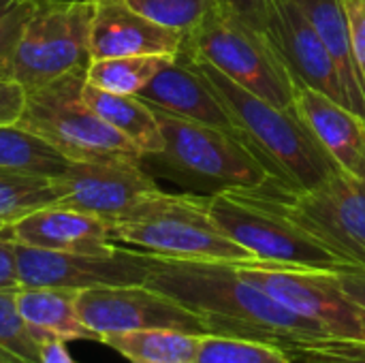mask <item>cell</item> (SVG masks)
Returning <instances> with one entry per match:
<instances>
[{"label":"cell","instance_id":"1","mask_svg":"<svg viewBox=\"0 0 365 363\" xmlns=\"http://www.w3.org/2000/svg\"><path fill=\"white\" fill-rule=\"evenodd\" d=\"M143 285L199 317L207 334L252 338L284 349L331 338L319 323L287 310L246 282L235 263L184 261L148 252Z\"/></svg>","mask_w":365,"mask_h":363},{"label":"cell","instance_id":"2","mask_svg":"<svg viewBox=\"0 0 365 363\" xmlns=\"http://www.w3.org/2000/svg\"><path fill=\"white\" fill-rule=\"evenodd\" d=\"M186 60L210 83L231 118L235 133L282 184L310 188L338 171V165L321 148L295 109H282L248 92L207 62Z\"/></svg>","mask_w":365,"mask_h":363},{"label":"cell","instance_id":"3","mask_svg":"<svg viewBox=\"0 0 365 363\" xmlns=\"http://www.w3.org/2000/svg\"><path fill=\"white\" fill-rule=\"evenodd\" d=\"M109 227L115 244L167 259L220 263L255 261L248 250L214 223L205 197L197 195L158 190L126 216L109 223Z\"/></svg>","mask_w":365,"mask_h":363},{"label":"cell","instance_id":"4","mask_svg":"<svg viewBox=\"0 0 365 363\" xmlns=\"http://www.w3.org/2000/svg\"><path fill=\"white\" fill-rule=\"evenodd\" d=\"M154 113L165 145L156 154H145L143 165H152L186 186H207L212 193L280 182L237 133L186 120L158 107Z\"/></svg>","mask_w":365,"mask_h":363},{"label":"cell","instance_id":"5","mask_svg":"<svg viewBox=\"0 0 365 363\" xmlns=\"http://www.w3.org/2000/svg\"><path fill=\"white\" fill-rule=\"evenodd\" d=\"M182 56L207 62L248 92L295 109L297 81L267 34L244 15L212 2L197 28L184 34Z\"/></svg>","mask_w":365,"mask_h":363},{"label":"cell","instance_id":"6","mask_svg":"<svg viewBox=\"0 0 365 363\" xmlns=\"http://www.w3.org/2000/svg\"><path fill=\"white\" fill-rule=\"evenodd\" d=\"M83 83L86 73H71L24 90V107L15 124L38 135L73 163L141 160L143 154L83 101Z\"/></svg>","mask_w":365,"mask_h":363},{"label":"cell","instance_id":"7","mask_svg":"<svg viewBox=\"0 0 365 363\" xmlns=\"http://www.w3.org/2000/svg\"><path fill=\"white\" fill-rule=\"evenodd\" d=\"M214 223L255 261L338 272L351 267L314 235L261 201L250 188H227L205 197Z\"/></svg>","mask_w":365,"mask_h":363},{"label":"cell","instance_id":"8","mask_svg":"<svg viewBox=\"0 0 365 363\" xmlns=\"http://www.w3.org/2000/svg\"><path fill=\"white\" fill-rule=\"evenodd\" d=\"M351 267L365 270V180L342 169L310 188L269 182L250 188Z\"/></svg>","mask_w":365,"mask_h":363},{"label":"cell","instance_id":"9","mask_svg":"<svg viewBox=\"0 0 365 363\" xmlns=\"http://www.w3.org/2000/svg\"><path fill=\"white\" fill-rule=\"evenodd\" d=\"M94 2L32 0L4 79L34 90L92 62L90 28Z\"/></svg>","mask_w":365,"mask_h":363},{"label":"cell","instance_id":"10","mask_svg":"<svg viewBox=\"0 0 365 363\" xmlns=\"http://www.w3.org/2000/svg\"><path fill=\"white\" fill-rule=\"evenodd\" d=\"M235 270L287 310L325 327L331 338L365 340L361 310L344 293L336 272L265 261L235 263Z\"/></svg>","mask_w":365,"mask_h":363},{"label":"cell","instance_id":"11","mask_svg":"<svg viewBox=\"0 0 365 363\" xmlns=\"http://www.w3.org/2000/svg\"><path fill=\"white\" fill-rule=\"evenodd\" d=\"M17 272L21 287H58L86 291L96 287L143 285L148 252L115 246L109 252H53L17 244Z\"/></svg>","mask_w":365,"mask_h":363},{"label":"cell","instance_id":"12","mask_svg":"<svg viewBox=\"0 0 365 363\" xmlns=\"http://www.w3.org/2000/svg\"><path fill=\"white\" fill-rule=\"evenodd\" d=\"M58 201L71 210H79L113 223L126 216L143 199L158 193L160 186L141 160L113 163H71L51 180Z\"/></svg>","mask_w":365,"mask_h":363},{"label":"cell","instance_id":"13","mask_svg":"<svg viewBox=\"0 0 365 363\" xmlns=\"http://www.w3.org/2000/svg\"><path fill=\"white\" fill-rule=\"evenodd\" d=\"M77 310L81 321L94 336L171 327L192 334H207L205 325L190 310L173 302L171 297L145 287H96L77 291Z\"/></svg>","mask_w":365,"mask_h":363},{"label":"cell","instance_id":"14","mask_svg":"<svg viewBox=\"0 0 365 363\" xmlns=\"http://www.w3.org/2000/svg\"><path fill=\"white\" fill-rule=\"evenodd\" d=\"M255 26H259L274 43L297 86L319 90L351 109L334 58L295 0H272L257 17Z\"/></svg>","mask_w":365,"mask_h":363},{"label":"cell","instance_id":"15","mask_svg":"<svg viewBox=\"0 0 365 363\" xmlns=\"http://www.w3.org/2000/svg\"><path fill=\"white\" fill-rule=\"evenodd\" d=\"M90 47L92 60L122 56H165L175 58L184 34L169 30L130 9L124 0H92Z\"/></svg>","mask_w":365,"mask_h":363},{"label":"cell","instance_id":"16","mask_svg":"<svg viewBox=\"0 0 365 363\" xmlns=\"http://www.w3.org/2000/svg\"><path fill=\"white\" fill-rule=\"evenodd\" d=\"M11 227L17 244L41 250L101 255L118 246L107 220L56 203L17 218Z\"/></svg>","mask_w":365,"mask_h":363},{"label":"cell","instance_id":"17","mask_svg":"<svg viewBox=\"0 0 365 363\" xmlns=\"http://www.w3.org/2000/svg\"><path fill=\"white\" fill-rule=\"evenodd\" d=\"M295 111L338 169L365 180V120L331 96L297 86Z\"/></svg>","mask_w":365,"mask_h":363},{"label":"cell","instance_id":"18","mask_svg":"<svg viewBox=\"0 0 365 363\" xmlns=\"http://www.w3.org/2000/svg\"><path fill=\"white\" fill-rule=\"evenodd\" d=\"M137 96L143 98L148 105L173 116L235 133L231 118L227 116L210 83L182 56L171 58Z\"/></svg>","mask_w":365,"mask_h":363},{"label":"cell","instance_id":"19","mask_svg":"<svg viewBox=\"0 0 365 363\" xmlns=\"http://www.w3.org/2000/svg\"><path fill=\"white\" fill-rule=\"evenodd\" d=\"M295 2L306 13L310 24L317 28L329 56L334 58L342 83L346 88L351 109L365 120V81L357 66L353 39H351V24L344 13L342 0H295Z\"/></svg>","mask_w":365,"mask_h":363},{"label":"cell","instance_id":"20","mask_svg":"<svg viewBox=\"0 0 365 363\" xmlns=\"http://www.w3.org/2000/svg\"><path fill=\"white\" fill-rule=\"evenodd\" d=\"M83 101L120 135H124L143 156L156 154L163 150V133L154 113V107L139 96L113 94L101 88L90 86L88 81L81 88Z\"/></svg>","mask_w":365,"mask_h":363},{"label":"cell","instance_id":"21","mask_svg":"<svg viewBox=\"0 0 365 363\" xmlns=\"http://www.w3.org/2000/svg\"><path fill=\"white\" fill-rule=\"evenodd\" d=\"M17 306L21 317L30 327L53 334L66 342L90 340L98 342L92 329L79 317L77 310V291L58 289V287H19Z\"/></svg>","mask_w":365,"mask_h":363},{"label":"cell","instance_id":"22","mask_svg":"<svg viewBox=\"0 0 365 363\" xmlns=\"http://www.w3.org/2000/svg\"><path fill=\"white\" fill-rule=\"evenodd\" d=\"M201 334L154 327L109 334L101 338V344L113 349L130 363H184L195 362Z\"/></svg>","mask_w":365,"mask_h":363},{"label":"cell","instance_id":"23","mask_svg":"<svg viewBox=\"0 0 365 363\" xmlns=\"http://www.w3.org/2000/svg\"><path fill=\"white\" fill-rule=\"evenodd\" d=\"M73 160L60 154L38 135L11 124H0V169L47 178H58Z\"/></svg>","mask_w":365,"mask_h":363},{"label":"cell","instance_id":"24","mask_svg":"<svg viewBox=\"0 0 365 363\" xmlns=\"http://www.w3.org/2000/svg\"><path fill=\"white\" fill-rule=\"evenodd\" d=\"M169 60L171 58L165 56H122L92 60L86 71V81L113 94L137 96Z\"/></svg>","mask_w":365,"mask_h":363},{"label":"cell","instance_id":"25","mask_svg":"<svg viewBox=\"0 0 365 363\" xmlns=\"http://www.w3.org/2000/svg\"><path fill=\"white\" fill-rule=\"evenodd\" d=\"M195 363H291V357L284 347L272 342L201 334Z\"/></svg>","mask_w":365,"mask_h":363},{"label":"cell","instance_id":"26","mask_svg":"<svg viewBox=\"0 0 365 363\" xmlns=\"http://www.w3.org/2000/svg\"><path fill=\"white\" fill-rule=\"evenodd\" d=\"M58 201L51 180L0 169V218L15 223L17 218Z\"/></svg>","mask_w":365,"mask_h":363},{"label":"cell","instance_id":"27","mask_svg":"<svg viewBox=\"0 0 365 363\" xmlns=\"http://www.w3.org/2000/svg\"><path fill=\"white\" fill-rule=\"evenodd\" d=\"M17 289H0V347L21 362L38 363L36 332L19 312Z\"/></svg>","mask_w":365,"mask_h":363},{"label":"cell","instance_id":"28","mask_svg":"<svg viewBox=\"0 0 365 363\" xmlns=\"http://www.w3.org/2000/svg\"><path fill=\"white\" fill-rule=\"evenodd\" d=\"M143 17L182 34L190 32L207 15L214 0H124Z\"/></svg>","mask_w":365,"mask_h":363},{"label":"cell","instance_id":"29","mask_svg":"<svg viewBox=\"0 0 365 363\" xmlns=\"http://www.w3.org/2000/svg\"><path fill=\"white\" fill-rule=\"evenodd\" d=\"M291 363H365V340L325 338L287 347Z\"/></svg>","mask_w":365,"mask_h":363},{"label":"cell","instance_id":"30","mask_svg":"<svg viewBox=\"0 0 365 363\" xmlns=\"http://www.w3.org/2000/svg\"><path fill=\"white\" fill-rule=\"evenodd\" d=\"M30 9L32 0H0V79L6 75L15 43Z\"/></svg>","mask_w":365,"mask_h":363},{"label":"cell","instance_id":"31","mask_svg":"<svg viewBox=\"0 0 365 363\" xmlns=\"http://www.w3.org/2000/svg\"><path fill=\"white\" fill-rule=\"evenodd\" d=\"M17 242L13 235L11 223L0 227V289H17L19 272H17Z\"/></svg>","mask_w":365,"mask_h":363},{"label":"cell","instance_id":"32","mask_svg":"<svg viewBox=\"0 0 365 363\" xmlns=\"http://www.w3.org/2000/svg\"><path fill=\"white\" fill-rule=\"evenodd\" d=\"M344 13L351 24V39L357 58V66L365 81V0H342Z\"/></svg>","mask_w":365,"mask_h":363},{"label":"cell","instance_id":"33","mask_svg":"<svg viewBox=\"0 0 365 363\" xmlns=\"http://www.w3.org/2000/svg\"><path fill=\"white\" fill-rule=\"evenodd\" d=\"M24 107V88L0 79V124H11L19 118Z\"/></svg>","mask_w":365,"mask_h":363},{"label":"cell","instance_id":"34","mask_svg":"<svg viewBox=\"0 0 365 363\" xmlns=\"http://www.w3.org/2000/svg\"><path fill=\"white\" fill-rule=\"evenodd\" d=\"M340 287L344 293L357 304L364 317V332H365V270L364 267H342L336 272Z\"/></svg>","mask_w":365,"mask_h":363},{"label":"cell","instance_id":"35","mask_svg":"<svg viewBox=\"0 0 365 363\" xmlns=\"http://www.w3.org/2000/svg\"><path fill=\"white\" fill-rule=\"evenodd\" d=\"M36 342H38V363H75L66 349V340L36 329Z\"/></svg>","mask_w":365,"mask_h":363},{"label":"cell","instance_id":"36","mask_svg":"<svg viewBox=\"0 0 365 363\" xmlns=\"http://www.w3.org/2000/svg\"><path fill=\"white\" fill-rule=\"evenodd\" d=\"M216 4H222L240 15H244L248 21H257V17L263 13V9L272 2V0H214Z\"/></svg>","mask_w":365,"mask_h":363},{"label":"cell","instance_id":"37","mask_svg":"<svg viewBox=\"0 0 365 363\" xmlns=\"http://www.w3.org/2000/svg\"><path fill=\"white\" fill-rule=\"evenodd\" d=\"M0 363H26V362H21L19 357H15L13 353L4 351V349L0 347Z\"/></svg>","mask_w":365,"mask_h":363},{"label":"cell","instance_id":"38","mask_svg":"<svg viewBox=\"0 0 365 363\" xmlns=\"http://www.w3.org/2000/svg\"><path fill=\"white\" fill-rule=\"evenodd\" d=\"M47 2H92V0H47Z\"/></svg>","mask_w":365,"mask_h":363},{"label":"cell","instance_id":"39","mask_svg":"<svg viewBox=\"0 0 365 363\" xmlns=\"http://www.w3.org/2000/svg\"><path fill=\"white\" fill-rule=\"evenodd\" d=\"M4 225H9V223H6V220H2V218H0V227H4Z\"/></svg>","mask_w":365,"mask_h":363},{"label":"cell","instance_id":"40","mask_svg":"<svg viewBox=\"0 0 365 363\" xmlns=\"http://www.w3.org/2000/svg\"><path fill=\"white\" fill-rule=\"evenodd\" d=\"M184 363H195V362H184Z\"/></svg>","mask_w":365,"mask_h":363}]
</instances>
